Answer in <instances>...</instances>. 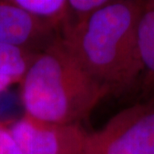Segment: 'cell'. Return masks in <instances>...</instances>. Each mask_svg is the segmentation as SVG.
<instances>
[{"instance_id":"1","label":"cell","mask_w":154,"mask_h":154,"mask_svg":"<svg viewBox=\"0 0 154 154\" xmlns=\"http://www.w3.org/2000/svg\"><path fill=\"white\" fill-rule=\"evenodd\" d=\"M144 10L141 0H111L88 19L66 26L60 33L67 50L110 94L139 88L138 25Z\"/></svg>"},{"instance_id":"2","label":"cell","mask_w":154,"mask_h":154,"mask_svg":"<svg viewBox=\"0 0 154 154\" xmlns=\"http://www.w3.org/2000/svg\"><path fill=\"white\" fill-rule=\"evenodd\" d=\"M20 84L26 115L61 124H80L110 94L77 62L61 37L39 52Z\"/></svg>"},{"instance_id":"3","label":"cell","mask_w":154,"mask_h":154,"mask_svg":"<svg viewBox=\"0 0 154 154\" xmlns=\"http://www.w3.org/2000/svg\"><path fill=\"white\" fill-rule=\"evenodd\" d=\"M81 154H154V101H138L89 133Z\"/></svg>"},{"instance_id":"4","label":"cell","mask_w":154,"mask_h":154,"mask_svg":"<svg viewBox=\"0 0 154 154\" xmlns=\"http://www.w3.org/2000/svg\"><path fill=\"white\" fill-rule=\"evenodd\" d=\"M22 154H81L89 132L80 124H61L24 114L9 127Z\"/></svg>"},{"instance_id":"5","label":"cell","mask_w":154,"mask_h":154,"mask_svg":"<svg viewBox=\"0 0 154 154\" xmlns=\"http://www.w3.org/2000/svg\"><path fill=\"white\" fill-rule=\"evenodd\" d=\"M60 37V33L15 5L0 0V44L41 52Z\"/></svg>"},{"instance_id":"6","label":"cell","mask_w":154,"mask_h":154,"mask_svg":"<svg viewBox=\"0 0 154 154\" xmlns=\"http://www.w3.org/2000/svg\"><path fill=\"white\" fill-rule=\"evenodd\" d=\"M138 48L142 64L138 101H154V10L145 9L140 18Z\"/></svg>"},{"instance_id":"7","label":"cell","mask_w":154,"mask_h":154,"mask_svg":"<svg viewBox=\"0 0 154 154\" xmlns=\"http://www.w3.org/2000/svg\"><path fill=\"white\" fill-rule=\"evenodd\" d=\"M12 2L59 33L69 24L67 0H12Z\"/></svg>"},{"instance_id":"8","label":"cell","mask_w":154,"mask_h":154,"mask_svg":"<svg viewBox=\"0 0 154 154\" xmlns=\"http://www.w3.org/2000/svg\"><path fill=\"white\" fill-rule=\"evenodd\" d=\"M39 52L0 44V74L20 83Z\"/></svg>"},{"instance_id":"9","label":"cell","mask_w":154,"mask_h":154,"mask_svg":"<svg viewBox=\"0 0 154 154\" xmlns=\"http://www.w3.org/2000/svg\"><path fill=\"white\" fill-rule=\"evenodd\" d=\"M69 7V25L88 19L98 10L106 6L111 0H67Z\"/></svg>"},{"instance_id":"10","label":"cell","mask_w":154,"mask_h":154,"mask_svg":"<svg viewBox=\"0 0 154 154\" xmlns=\"http://www.w3.org/2000/svg\"><path fill=\"white\" fill-rule=\"evenodd\" d=\"M0 154H22L9 128L0 124Z\"/></svg>"},{"instance_id":"11","label":"cell","mask_w":154,"mask_h":154,"mask_svg":"<svg viewBox=\"0 0 154 154\" xmlns=\"http://www.w3.org/2000/svg\"><path fill=\"white\" fill-rule=\"evenodd\" d=\"M14 83H16V82L12 78H10V77L0 74V93H1L2 91H4L6 88H8L11 84H14Z\"/></svg>"},{"instance_id":"12","label":"cell","mask_w":154,"mask_h":154,"mask_svg":"<svg viewBox=\"0 0 154 154\" xmlns=\"http://www.w3.org/2000/svg\"><path fill=\"white\" fill-rule=\"evenodd\" d=\"M144 7L148 10H154V0H146L144 1Z\"/></svg>"},{"instance_id":"13","label":"cell","mask_w":154,"mask_h":154,"mask_svg":"<svg viewBox=\"0 0 154 154\" xmlns=\"http://www.w3.org/2000/svg\"><path fill=\"white\" fill-rule=\"evenodd\" d=\"M0 124H1V123H0Z\"/></svg>"}]
</instances>
